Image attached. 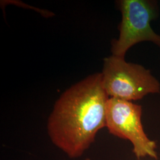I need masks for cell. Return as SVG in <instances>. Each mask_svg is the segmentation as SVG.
<instances>
[{
    "instance_id": "cell-1",
    "label": "cell",
    "mask_w": 160,
    "mask_h": 160,
    "mask_svg": "<svg viewBox=\"0 0 160 160\" xmlns=\"http://www.w3.org/2000/svg\"><path fill=\"white\" fill-rule=\"evenodd\" d=\"M109 98L99 72L67 89L55 103L48 120L52 143L70 158L81 157L106 126Z\"/></svg>"
},
{
    "instance_id": "cell-2",
    "label": "cell",
    "mask_w": 160,
    "mask_h": 160,
    "mask_svg": "<svg viewBox=\"0 0 160 160\" xmlns=\"http://www.w3.org/2000/svg\"><path fill=\"white\" fill-rule=\"evenodd\" d=\"M102 73L103 87L110 98L127 101L142 99L160 92V83L149 69L126 62L114 55L104 59Z\"/></svg>"
},
{
    "instance_id": "cell-3",
    "label": "cell",
    "mask_w": 160,
    "mask_h": 160,
    "mask_svg": "<svg viewBox=\"0 0 160 160\" xmlns=\"http://www.w3.org/2000/svg\"><path fill=\"white\" fill-rule=\"evenodd\" d=\"M118 4L122 20L119 38L112 41V55L125 58L131 47L142 42H151L160 47V35L151 26V21L157 17L154 3L146 0H122Z\"/></svg>"
},
{
    "instance_id": "cell-4",
    "label": "cell",
    "mask_w": 160,
    "mask_h": 160,
    "mask_svg": "<svg viewBox=\"0 0 160 160\" xmlns=\"http://www.w3.org/2000/svg\"><path fill=\"white\" fill-rule=\"evenodd\" d=\"M140 105L119 98H110L106 107V128L115 137L128 140L139 159L146 157L158 159L156 142L143 130Z\"/></svg>"
},
{
    "instance_id": "cell-5",
    "label": "cell",
    "mask_w": 160,
    "mask_h": 160,
    "mask_svg": "<svg viewBox=\"0 0 160 160\" xmlns=\"http://www.w3.org/2000/svg\"><path fill=\"white\" fill-rule=\"evenodd\" d=\"M91 160V159H90V158H86V159H85V160Z\"/></svg>"
}]
</instances>
